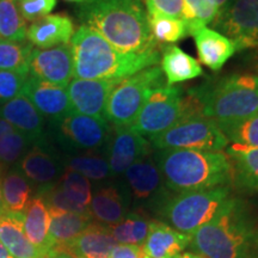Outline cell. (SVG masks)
Wrapping results in <instances>:
<instances>
[{
	"label": "cell",
	"instance_id": "obj_1",
	"mask_svg": "<svg viewBox=\"0 0 258 258\" xmlns=\"http://www.w3.org/2000/svg\"><path fill=\"white\" fill-rule=\"evenodd\" d=\"M77 16L82 25L124 53L160 47L152 36L143 0H93L79 5Z\"/></svg>",
	"mask_w": 258,
	"mask_h": 258
},
{
	"label": "cell",
	"instance_id": "obj_2",
	"mask_svg": "<svg viewBox=\"0 0 258 258\" xmlns=\"http://www.w3.org/2000/svg\"><path fill=\"white\" fill-rule=\"evenodd\" d=\"M190 245L202 258H258V224L240 199L230 198Z\"/></svg>",
	"mask_w": 258,
	"mask_h": 258
},
{
	"label": "cell",
	"instance_id": "obj_3",
	"mask_svg": "<svg viewBox=\"0 0 258 258\" xmlns=\"http://www.w3.org/2000/svg\"><path fill=\"white\" fill-rule=\"evenodd\" d=\"M71 48L74 79L120 82L160 61L159 47L144 53H124L84 25L74 32Z\"/></svg>",
	"mask_w": 258,
	"mask_h": 258
},
{
	"label": "cell",
	"instance_id": "obj_4",
	"mask_svg": "<svg viewBox=\"0 0 258 258\" xmlns=\"http://www.w3.org/2000/svg\"><path fill=\"white\" fill-rule=\"evenodd\" d=\"M154 158L165 185L176 194L232 183L231 163L224 152L157 150Z\"/></svg>",
	"mask_w": 258,
	"mask_h": 258
},
{
	"label": "cell",
	"instance_id": "obj_5",
	"mask_svg": "<svg viewBox=\"0 0 258 258\" xmlns=\"http://www.w3.org/2000/svg\"><path fill=\"white\" fill-rule=\"evenodd\" d=\"M202 116L215 123L258 114V74L233 73L189 92Z\"/></svg>",
	"mask_w": 258,
	"mask_h": 258
},
{
	"label": "cell",
	"instance_id": "obj_6",
	"mask_svg": "<svg viewBox=\"0 0 258 258\" xmlns=\"http://www.w3.org/2000/svg\"><path fill=\"white\" fill-rule=\"evenodd\" d=\"M230 198V185L176 194L161 202L160 217L166 225L191 237L214 218Z\"/></svg>",
	"mask_w": 258,
	"mask_h": 258
},
{
	"label": "cell",
	"instance_id": "obj_7",
	"mask_svg": "<svg viewBox=\"0 0 258 258\" xmlns=\"http://www.w3.org/2000/svg\"><path fill=\"white\" fill-rule=\"evenodd\" d=\"M194 114L201 112L189 93L185 96L179 86H161L151 93L131 128L151 139Z\"/></svg>",
	"mask_w": 258,
	"mask_h": 258
},
{
	"label": "cell",
	"instance_id": "obj_8",
	"mask_svg": "<svg viewBox=\"0 0 258 258\" xmlns=\"http://www.w3.org/2000/svg\"><path fill=\"white\" fill-rule=\"evenodd\" d=\"M165 86L159 66H152L120 80L109 96L105 120L114 127L131 125L154 90Z\"/></svg>",
	"mask_w": 258,
	"mask_h": 258
},
{
	"label": "cell",
	"instance_id": "obj_9",
	"mask_svg": "<svg viewBox=\"0 0 258 258\" xmlns=\"http://www.w3.org/2000/svg\"><path fill=\"white\" fill-rule=\"evenodd\" d=\"M154 150H190L203 152H221L228 140L218 124L200 114L183 117L172 127L148 139Z\"/></svg>",
	"mask_w": 258,
	"mask_h": 258
},
{
	"label": "cell",
	"instance_id": "obj_10",
	"mask_svg": "<svg viewBox=\"0 0 258 258\" xmlns=\"http://www.w3.org/2000/svg\"><path fill=\"white\" fill-rule=\"evenodd\" d=\"M212 23L213 30L230 38L237 51L258 48V0H230Z\"/></svg>",
	"mask_w": 258,
	"mask_h": 258
},
{
	"label": "cell",
	"instance_id": "obj_11",
	"mask_svg": "<svg viewBox=\"0 0 258 258\" xmlns=\"http://www.w3.org/2000/svg\"><path fill=\"white\" fill-rule=\"evenodd\" d=\"M59 133L70 147L95 151L108 145L111 135L110 123L105 118L91 117L71 111L59 123Z\"/></svg>",
	"mask_w": 258,
	"mask_h": 258
},
{
	"label": "cell",
	"instance_id": "obj_12",
	"mask_svg": "<svg viewBox=\"0 0 258 258\" xmlns=\"http://www.w3.org/2000/svg\"><path fill=\"white\" fill-rule=\"evenodd\" d=\"M29 76L53 85L67 88L73 78L71 44H61L48 49L32 48L29 57Z\"/></svg>",
	"mask_w": 258,
	"mask_h": 258
},
{
	"label": "cell",
	"instance_id": "obj_13",
	"mask_svg": "<svg viewBox=\"0 0 258 258\" xmlns=\"http://www.w3.org/2000/svg\"><path fill=\"white\" fill-rule=\"evenodd\" d=\"M150 151V141L133 131L131 125L114 127L108 143V163L111 175L124 173L132 164L148 156Z\"/></svg>",
	"mask_w": 258,
	"mask_h": 258
},
{
	"label": "cell",
	"instance_id": "obj_14",
	"mask_svg": "<svg viewBox=\"0 0 258 258\" xmlns=\"http://www.w3.org/2000/svg\"><path fill=\"white\" fill-rule=\"evenodd\" d=\"M117 83L114 80H71L67 93L72 111L91 117L105 118L106 103Z\"/></svg>",
	"mask_w": 258,
	"mask_h": 258
},
{
	"label": "cell",
	"instance_id": "obj_15",
	"mask_svg": "<svg viewBox=\"0 0 258 258\" xmlns=\"http://www.w3.org/2000/svg\"><path fill=\"white\" fill-rule=\"evenodd\" d=\"M22 95L27 97L42 116L56 124L72 111L67 88L42 82L35 77H28Z\"/></svg>",
	"mask_w": 258,
	"mask_h": 258
},
{
	"label": "cell",
	"instance_id": "obj_16",
	"mask_svg": "<svg viewBox=\"0 0 258 258\" xmlns=\"http://www.w3.org/2000/svg\"><path fill=\"white\" fill-rule=\"evenodd\" d=\"M0 117L24 134L32 144H44V118L27 97L21 95L0 105Z\"/></svg>",
	"mask_w": 258,
	"mask_h": 258
},
{
	"label": "cell",
	"instance_id": "obj_17",
	"mask_svg": "<svg viewBox=\"0 0 258 258\" xmlns=\"http://www.w3.org/2000/svg\"><path fill=\"white\" fill-rule=\"evenodd\" d=\"M74 35L73 21L67 15L55 14L37 19L29 25L27 40L38 49L69 44Z\"/></svg>",
	"mask_w": 258,
	"mask_h": 258
},
{
	"label": "cell",
	"instance_id": "obj_18",
	"mask_svg": "<svg viewBox=\"0 0 258 258\" xmlns=\"http://www.w3.org/2000/svg\"><path fill=\"white\" fill-rule=\"evenodd\" d=\"M191 237L161 221H150V230L143 244L148 258H175L184 252Z\"/></svg>",
	"mask_w": 258,
	"mask_h": 258
},
{
	"label": "cell",
	"instance_id": "obj_19",
	"mask_svg": "<svg viewBox=\"0 0 258 258\" xmlns=\"http://www.w3.org/2000/svg\"><path fill=\"white\" fill-rule=\"evenodd\" d=\"M117 245L108 226L91 222L82 233L60 250L79 258H109Z\"/></svg>",
	"mask_w": 258,
	"mask_h": 258
},
{
	"label": "cell",
	"instance_id": "obj_20",
	"mask_svg": "<svg viewBox=\"0 0 258 258\" xmlns=\"http://www.w3.org/2000/svg\"><path fill=\"white\" fill-rule=\"evenodd\" d=\"M232 167V183L240 191L258 192V148L232 144L226 147Z\"/></svg>",
	"mask_w": 258,
	"mask_h": 258
},
{
	"label": "cell",
	"instance_id": "obj_21",
	"mask_svg": "<svg viewBox=\"0 0 258 258\" xmlns=\"http://www.w3.org/2000/svg\"><path fill=\"white\" fill-rule=\"evenodd\" d=\"M0 243L14 258H47L28 239L23 228V213L0 214Z\"/></svg>",
	"mask_w": 258,
	"mask_h": 258
},
{
	"label": "cell",
	"instance_id": "obj_22",
	"mask_svg": "<svg viewBox=\"0 0 258 258\" xmlns=\"http://www.w3.org/2000/svg\"><path fill=\"white\" fill-rule=\"evenodd\" d=\"M200 62L212 71H219L237 51L234 43L220 32L203 28L192 35Z\"/></svg>",
	"mask_w": 258,
	"mask_h": 258
},
{
	"label": "cell",
	"instance_id": "obj_23",
	"mask_svg": "<svg viewBox=\"0 0 258 258\" xmlns=\"http://www.w3.org/2000/svg\"><path fill=\"white\" fill-rule=\"evenodd\" d=\"M160 69L166 78L167 86L199 78L203 74L199 61L173 44L161 49Z\"/></svg>",
	"mask_w": 258,
	"mask_h": 258
},
{
	"label": "cell",
	"instance_id": "obj_24",
	"mask_svg": "<svg viewBox=\"0 0 258 258\" xmlns=\"http://www.w3.org/2000/svg\"><path fill=\"white\" fill-rule=\"evenodd\" d=\"M50 215L49 245L50 249H61L77 235H79L92 222L91 213H71L48 208Z\"/></svg>",
	"mask_w": 258,
	"mask_h": 258
},
{
	"label": "cell",
	"instance_id": "obj_25",
	"mask_svg": "<svg viewBox=\"0 0 258 258\" xmlns=\"http://www.w3.org/2000/svg\"><path fill=\"white\" fill-rule=\"evenodd\" d=\"M49 225L50 215L46 202L40 195L30 200L23 212V228L27 238L32 245L43 253H49Z\"/></svg>",
	"mask_w": 258,
	"mask_h": 258
},
{
	"label": "cell",
	"instance_id": "obj_26",
	"mask_svg": "<svg viewBox=\"0 0 258 258\" xmlns=\"http://www.w3.org/2000/svg\"><path fill=\"white\" fill-rule=\"evenodd\" d=\"M124 173L132 192L138 201H147L154 198L160 189L163 180L160 171L148 156L132 164Z\"/></svg>",
	"mask_w": 258,
	"mask_h": 258
},
{
	"label": "cell",
	"instance_id": "obj_27",
	"mask_svg": "<svg viewBox=\"0 0 258 258\" xmlns=\"http://www.w3.org/2000/svg\"><path fill=\"white\" fill-rule=\"evenodd\" d=\"M22 173L32 182L48 185L56 178L60 167L54 157L44 150L43 144L35 145L22 158L19 164Z\"/></svg>",
	"mask_w": 258,
	"mask_h": 258
},
{
	"label": "cell",
	"instance_id": "obj_28",
	"mask_svg": "<svg viewBox=\"0 0 258 258\" xmlns=\"http://www.w3.org/2000/svg\"><path fill=\"white\" fill-rule=\"evenodd\" d=\"M89 209L92 218L106 226L118 224L127 215L123 196L115 186L97 190L92 195Z\"/></svg>",
	"mask_w": 258,
	"mask_h": 258
},
{
	"label": "cell",
	"instance_id": "obj_29",
	"mask_svg": "<svg viewBox=\"0 0 258 258\" xmlns=\"http://www.w3.org/2000/svg\"><path fill=\"white\" fill-rule=\"evenodd\" d=\"M2 196L5 212L23 213L31 200V185L22 171H8L2 177Z\"/></svg>",
	"mask_w": 258,
	"mask_h": 258
},
{
	"label": "cell",
	"instance_id": "obj_30",
	"mask_svg": "<svg viewBox=\"0 0 258 258\" xmlns=\"http://www.w3.org/2000/svg\"><path fill=\"white\" fill-rule=\"evenodd\" d=\"M108 228L117 244L143 246L150 230V221L138 213H129L123 220L108 226Z\"/></svg>",
	"mask_w": 258,
	"mask_h": 258
},
{
	"label": "cell",
	"instance_id": "obj_31",
	"mask_svg": "<svg viewBox=\"0 0 258 258\" xmlns=\"http://www.w3.org/2000/svg\"><path fill=\"white\" fill-rule=\"evenodd\" d=\"M27 30V22L22 17L18 0H0V38L24 42Z\"/></svg>",
	"mask_w": 258,
	"mask_h": 258
},
{
	"label": "cell",
	"instance_id": "obj_32",
	"mask_svg": "<svg viewBox=\"0 0 258 258\" xmlns=\"http://www.w3.org/2000/svg\"><path fill=\"white\" fill-rule=\"evenodd\" d=\"M218 6L214 0H184L183 22L188 35H192L206 28L218 15Z\"/></svg>",
	"mask_w": 258,
	"mask_h": 258
},
{
	"label": "cell",
	"instance_id": "obj_33",
	"mask_svg": "<svg viewBox=\"0 0 258 258\" xmlns=\"http://www.w3.org/2000/svg\"><path fill=\"white\" fill-rule=\"evenodd\" d=\"M148 24L158 46H161V44L171 46L188 35L185 23L182 19L154 14L148 15Z\"/></svg>",
	"mask_w": 258,
	"mask_h": 258
},
{
	"label": "cell",
	"instance_id": "obj_34",
	"mask_svg": "<svg viewBox=\"0 0 258 258\" xmlns=\"http://www.w3.org/2000/svg\"><path fill=\"white\" fill-rule=\"evenodd\" d=\"M221 133L232 144L258 148V114L243 120L217 123Z\"/></svg>",
	"mask_w": 258,
	"mask_h": 258
},
{
	"label": "cell",
	"instance_id": "obj_35",
	"mask_svg": "<svg viewBox=\"0 0 258 258\" xmlns=\"http://www.w3.org/2000/svg\"><path fill=\"white\" fill-rule=\"evenodd\" d=\"M32 46L29 43L0 38V71H16L29 74V57Z\"/></svg>",
	"mask_w": 258,
	"mask_h": 258
},
{
	"label": "cell",
	"instance_id": "obj_36",
	"mask_svg": "<svg viewBox=\"0 0 258 258\" xmlns=\"http://www.w3.org/2000/svg\"><path fill=\"white\" fill-rule=\"evenodd\" d=\"M69 170L76 171L88 179L101 180L111 175L108 160L96 154H83L71 157L67 160Z\"/></svg>",
	"mask_w": 258,
	"mask_h": 258
},
{
	"label": "cell",
	"instance_id": "obj_37",
	"mask_svg": "<svg viewBox=\"0 0 258 258\" xmlns=\"http://www.w3.org/2000/svg\"><path fill=\"white\" fill-rule=\"evenodd\" d=\"M31 144V141L17 129L0 137V166L11 165L19 158H23Z\"/></svg>",
	"mask_w": 258,
	"mask_h": 258
},
{
	"label": "cell",
	"instance_id": "obj_38",
	"mask_svg": "<svg viewBox=\"0 0 258 258\" xmlns=\"http://www.w3.org/2000/svg\"><path fill=\"white\" fill-rule=\"evenodd\" d=\"M63 191H66L74 201L84 207H89L91 203L92 191L90 180L76 171L67 169L56 183Z\"/></svg>",
	"mask_w": 258,
	"mask_h": 258
},
{
	"label": "cell",
	"instance_id": "obj_39",
	"mask_svg": "<svg viewBox=\"0 0 258 258\" xmlns=\"http://www.w3.org/2000/svg\"><path fill=\"white\" fill-rule=\"evenodd\" d=\"M29 74L16 71H0V105L22 95Z\"/></svg>",
	"mask_w": 258,
	"mask_h": 258
},
{
	"label": "cell",
	"instance_id": "obj_40",
	"mask_svg": "<svg viewBox=\"0 0 258 258\" xmlns=\"http://www.w3.org/2000/svg\"><path fill=\"white\" fill-rule=\"evenodd\" d=\"M19 10L25 22H35L50 15L56 0H18Z\"/></svg>",
	"mask_w": 258,
	"mask_h": 258
},
{
	"label": "cell",
	"instance_id": "obj_41",
	"mask_svg": "<svg viewBox=\"0 0 258 258\" xmlns=\"http://www.w3.org/2000/svg\"><path fill=\"white\" fill-rule=\"evenodd\" d=\"M148 15H163L182 19L184 14V0H144Z\"/></svg>",
	"mask_w": 258,
	"mask_h": 258
},
{
	"label": "cell",
	"instance_id": "obj_42",
	"mask_svg": "<svg viewBox=\"0 0 258 258\" xmlns=\"http://www.w3.org/2000/svg\"><path fill=\"white\" fill-rule=\"evenodd\" d=\"M109 258H148L141 245H120L115 247Z\"/></svg>",
	"mask_w": 258,
	"mask_h": 258
},
{
	"label": "cell",
	"instance_id": "obj_43",
	"mask_svg": "<svg viewBox=\"0 0 258 258\" xmlns=\"http://www.w3.org/2000/svg\"><path fill=\"white\" fill-rule=\"evenodd\" d=\"M47 258H79V257L73 256V254L69 253L67 251H63L60 249H53L49 251Z\"/></svg>",
	"mask_w": 258,
	"mask_h": 258
},
{
	"label": "cell",
	"instance_id": "obj_44",
	"mask_svg": "<svg viewBox=\"0 0 258 258\" xmlns=\"http://www.w3.org/2000/svg\"><path fill=\"white\" fill-rule=\"evenodd\" d=\"M175 258H202V257L199 256V254L195 252H182L179 253L178 256H176Z\"/></svg>",
	"mask_w": 258,
	"mask_h": 258
},
{
	"label": "cell",
	"instance_id": "obj_45",
	"mask_svg": "<svg viewBox=\"0 0 258 258\" xmlns=\"http://www.w3.org/2000/svg\"><path fill=\"white\" fill-rule=\"evenodd\" d=\"M0 258H14L10 254V252L8 250L5 249L4 245L0 243Z\"/></svg>",
	"mask_w": 258,
	"mask_h": 258
},
{
	"label": "cell",
	"instance_id": "obj_46",
	"mask_svg": "<svg viewBox=\"0 0 258 258\" xmlns=\"http://www.w3.org/2000/svg\"><path fill=\"white\" fill-rule=\"evenodd\" d=\"M2 170H3V166H0V214L5 211L4 203H3V196H2V177H3Z\"/></svg>",
	"mask_w": 258,
	"mask_h": 258
},
{
	"label": "cell",
	"instance_id": "obj_47",
	"mask_svg": "<svg viewBox=\"0 0 258 258\" xmlns=\"http://www.w3.org/2000/svg\"><path fill=\"white\" fill-rule=\"evenodd\" d=\"M64 2L74 3V4L82 5V4H88V3H91V2H93V0H64Z\"/></svg>",
	"mask_w": 258,
	"mask_h": 258
},
{
	"label": "cell",
	"instance_id": "obj_48",
	"mask_svg": "<svg viewBox=\"0 0 258 258\" xmlns=\"http://www.w3.org/2000/svg\"><path fill=\"white\" fill-rule=\"evenodd\" d=\"M215 2V4H217V6H218V9L220 10L222 6H224L225 4H227L228 2H230V0H214Z\"/></svg>",
	"mask_w": 258,
	"mask_h": 258
}]
</instances>
